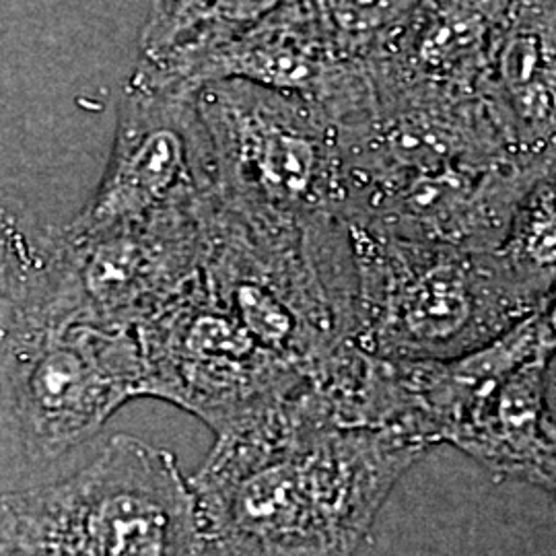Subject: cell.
<instances>
[{
    "instance_id": "1",
    "label": "cell",
    "mask_w": 556,
    "mask_h": 556,
    "mask_svg": "<svg viewBox=\"0 0 556 556\" xmlns=\"http://www.w3.org/2000/svg\"><path fill=\"white\" fill-rule=\"evenodd\" d=\"M427 452L394 431L340 425L309 388L215 439L188 480L219 556H353Z\"/></svg>"
},
{
    "instance_id": "2",
    "label": "cell",
    "mask_w": 556,
    "mask_h": 556,
    "mask_svg": "<svg viewBox=\"0 0 556 556\" xmlns=\"http://www.w3.org/2000/svg\"><path fill=\"white\" fill-rule=\"evenodd\" d=\"M357 277L361 353L390 361H452L477 353L551 307L497 258L454 245L400 238L346 220Z\"/></svg>"
},
{
    "instance_id": "3",
    "label": "cell",
    "mask_w": 556,
    "mask_h": 556,
    "mask_svg": "<svg viewBox=\"0 0 556 556\" xmlns=\"http://www.w3.org/2000/svg\"><path fill=\"white\" fill-rule=\"evenodd\" d=\"M199 503L178 459L114 435L77 475L0 493V556H202Z\"/></svg>"
},
{
    "instance_id": "4",
    "label": "cell",
    "mask_w": 556,
    "mask_h": 556,
    "mask_svg": "<svg viewBox=\"0 0 556 556\" xmlns=\"http://www.w3.org/2000/svg\"><path fill=\"white\" fill-rule=\"evenodd\" d=\"M555 307L452 361H410L406 392L418 433L452 443L491 475L555 491Z\"/></svg>"
},
{
    "instance_id": "5",
    "label": "cell",
    "mask_w": 556,
    "mask_h": 556,
    "mask_svg": "<svg viewBox=\"0 0 556 556\" xmlns=\"http://www.w3.org/2000/svg\"><path fill=\"white\" fill-rule=\"evenodd\" d=\"M211 142L217 206L258 231H299L346 215L337 122L295 93L225 79L197 91Z\"/></svg>"
},
{
    "instance_id": "6",
    "label": "cell",
    "mask_w": 556,
    "mask_h": 556,
    "mask_svg": "<svg viewBox=\"0 0 556 556\" xmlns=\"http://www.w3.org/2000/svg\"><path fill=\"white\" fill-rule=\"evenodd\" d=\"M140 397L200 418L215 438L248 429L312 388L305 374L264 349L199 273L135 330Z\"/></svg>"
},
{
    "instance_id": "7",
    "label": "cell",
    "mask_w": 556,
    "mask_h": 556,
    "mask_svg": "<svg viewBox=\"0 0 556 556\" xmlns=\"http://www.w3.org/2000/svg\"><path fill=\"white\" fill-rule=\"evenodd\" d=\"M208 215H172L93 233L48 231L27 324L80 321L135 332L199 273Z\"/></svg>"
},
{
    "instance_id": "8",
    "label": "cell",
    "mask_w": 556,
    "mask_h": 556,
    "mask_svg": "<svg viewBox=\"0 0 556 556\" xmlns=\"http://www.w3.org/2000/svg\"><path fill=\"white\" fill-rule=\"evenodd\" d=\"M21 441L34 459H56L93 438L140 397L135 332L80 321L23 326L0 357Z\"/></svg>"
},
{
    "instance_id": "9",
    "label": "cell",
    "mask_w": 556,
    "mask_h": 556,
    "mask_svg": "<svg viewBox=\"0 0 556 556\" xmlns=\"http://www.w3.org/2000/svg\"><path fill=\"white\" fill-rule=\"evenodd\" d=\"M215 202V167L197 93L128 80L103 178L66 229L93 233L172 215H208Z\"/></svg>"
},
{
    "instance_id": "10",
    "label": "cell",
    "mask_w": 556,
    "mask_h": 556,
    "mask_svg": "<svg viewBox=\"0 0 556 556\" xmlns=\"http://www.w3.org/2000/svg\"><path fill=\"white\" fill-rule=\"evenodd\" d=\"M507 9L509 2H413L369 68L376 105L478 98Z\"/></svg>"
},
{
    "instance_id": "11",
    "label": "cell",
    "mask_w": 556,
    "mask_h": 556,
    "mask_svg": "<svg viewBox=\"0 0 556 556\" xmlns=\"http://www.w3.org/2000/svg\"><path fill=\"white\" fill-rule=\"evenodd\" d=\"M480 98L519 153L556 155L555 2H509Z\"/></svg>"
},
{
    "instance_id": "12",
    "label": "cell",
    "mask_w": 556,
    "mask_h": 556,
    "mask_svg": "<svg viewBox=\"0 0 556 556\" xmlns=\"http://www.w3.org/2000/svg\"><path fill=\"white\" fill-rule=\"evenodd\" d=\"M275 2H155L140 31L130 83L197 93L211 83L220 52Z\"/></svg>"
},
{
    "instance_id": "13",
    "label": "cell",
    "mask_w": 556,
    "mask_h": 556,
    "mask_svg": "<svg viewBox=\"0 0 556 556\" xmlns=\"http://www.w3.org/2000/svg\"><path fill=\"white\" fill-rule=\"evenodd\" d=\"M556 172L538 179L517 204L495 254L503 266L538 298L555 299Z\"/></svg>"
},
{
    "instance_id": "14",
    "label": "cell",
    "mask_w": 556,
    "mask_h": 556,
    "mask_svg": "<svg viewBox=\"0 0 556 556\" xmlns=\"http://www.w3.org/2000/svg\"><path fill=\"white\" fill-rule=\"evenodd\" d=\"M46 241L0 192V357L40 298Z\"/></svg>"
}]
</instances>
